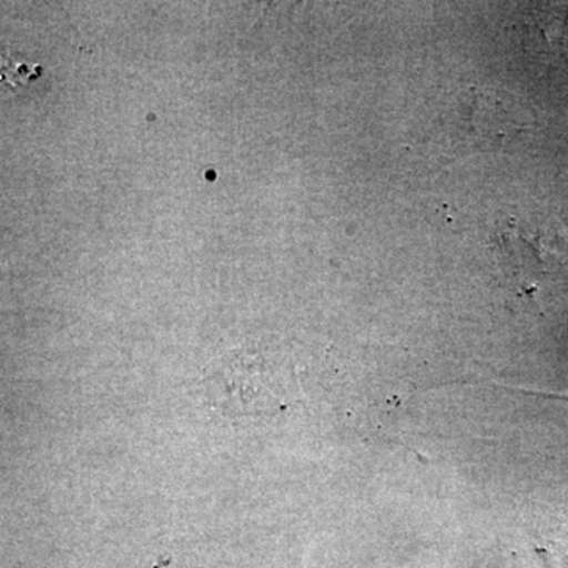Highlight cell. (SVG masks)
Returning a JSON list of instances; mask_svg holds the SVG:
<instances>
[{
  "mask_svg": "<svg viewBox=\"0 0 568 568\" xmlns=\"http://www.w3.org/2000/svg\"><path fill=\"white\" fill-rule=\"evenodd\" d=\"M552 396H556V398H562V399H566V402H568V394L566 395H558V394H555Z\"/></svg>",
  "mask_w": 568,
  "mask_h": 568,
  "instance_id": "5",
  "label": "cell"
},
{
  "mask_svg": "<svg viewBox=\"0 0 568 568\" xmlns=\"http://www.w3.org/2000/svg\"><path fill=\"white\" fill-rule=\"evenodd\" d=\"M504 267L523 280L562 275L568 271V230L559 220L508 219L493 237Z\"/></svg>",
  "mask_w": 568,
  "mask_h": 568,
  "instance_id": "1",
  "label": "cell"
},
{
  "mask_svg": "<svg viewBox=\"0 0 568 568\" xmlns=\"http://www.w3.org/2000/svg\"><path fill=\"white\" fill-rule=\"evenodd\" d=\"M155 568H186V567H182V566H175L174 562H160L159 566H155Z\"/></svg>",
  "mask_w": 568,
  "mask_h": 568,
  "instance_id": "4",
  "label": "cell"
},
{
  "mask_svg": "<svg viewBox=\"0 0 568 568\" xmlns=\"http://www.w3.org/2000/svg\"><path fill=\"white\" fill-rule=\"evenodd\" d=\"M510 95L491 89H470L458 112V132L473 145L503 144L525 130Z\"/></svg>",
  "mask_w": 568,
  "mask_h": 568,
  "instance_id": "2",
  "label": "cell"
},
{
  "mask_svg": "<svg viewBox=\"0 0 568 568\" xmlns=\"http://www.w3.org/2000/svg\"><path fill=\"white\" fill-rule=\"evenodd\" d=\"M40 74V67L29 65L21 61L11 62L10 59L3 58L2 77L3 81L9 84H26V82L36 80Z\"/></svg>",
  "mask_w": 568,
  "mask_h": 568,
  "instance_id": "3",
  "label": "cell"
}]
</instances>
